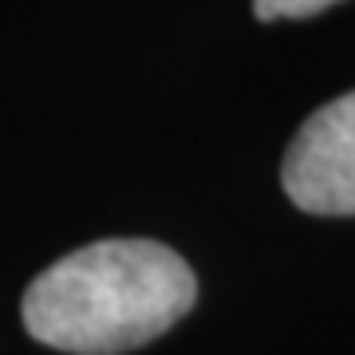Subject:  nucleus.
<instances>
[{"instance_id": "nucleus-1", "label": "nucleus", "mask_w": 355, "mask_h": 355, "mask_svg": "<svg viewBox=\"0 0 355 355\" xmlns=\"http://www.w3.org/2000/svg\"><path fill=\"white\" fill-rule=\"evenodd\" d=\"M198 300L193 268L158 241H95L24 292L32 340L71 355H123L158 340Z\"/></svg>"}, {"instance_id": "nucleus-2", "label": "nucleus", "mask_w": 355, "mask_h": 355, "mask_svg": "<svg viewBox=\"0 0 355 355\" xmlns=\"http://www.w3.org/2000/svg\"><path fill=\"white\" fill-rule=\"evenodd\" d=\"M280 182L292 205L304 214H355V91L308 114V123L288 142Z\"/></svg>"}, {"instance_id": "nucleus-3", "label": "nucleus", "mask_w": 355, "mask_h": 355, "mask_svg": "<svg viewBox=\"0 0 355 355\" xmlns=\"http://www.w3.org/2000/svg\"><path fill=\"white\" fill-rule=\"evenodd\" d=\"M340 0H253L257 20H304V16H316Z\"/></svg>"}]
</instances>
